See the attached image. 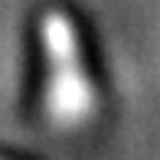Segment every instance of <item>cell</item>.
<instances>
[{"label": "cell", "mask_w": 160, "mask_h": 160, "mask_svg": "<svg viewBox=\"0 0 160 160\" xmlns=\"http://www.w3.org/2000/svg\"><path fill=\"white\" fill-rule=\"evenodd\" d=\"M39 39L46 52V88L42 111L59 131L88 124L98 111V88L92 82L78 46V30L65 10H46L39 23Z\"/></svg>", "instance_id": "6da1fadb"}]
</instances>
